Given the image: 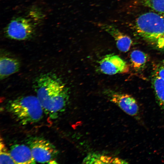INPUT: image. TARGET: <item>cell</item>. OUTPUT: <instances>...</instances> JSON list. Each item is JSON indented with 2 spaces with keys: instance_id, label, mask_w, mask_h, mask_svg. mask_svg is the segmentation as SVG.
I'll use <instances>...</instances> for the list:
<instances>
[{
  "instance_id": "6da1fadb",
  "label": "cell",
  "mask_w": 164,
  "mask_h": 164,
  "mask_svg": "<svg viewBox=\"0 0 164 164\" xmlns=\"http://www.w3.org/2000/svg\"><path fill=\"white\" fill-rule=\"evenodd\" d=\"M34 89L43 111L52 119L58 117L65 109L69 91L56 74H41L35 80Z\"/></svg>"
},
{
  "instance_id": "7a4b0ae2",
  "label": "cell",
  "mask_w": 164,
  "mask_h": 164,
  "mask_svg": "<svg viewBox=\"0 0 164 164\" xmlns=\"http://www.w3.org/2000/svg\"><path fill=\"white\" fill-rule=\"evenodd\" d=\"M138 35L155 49L164 51V16L155 12L142 14L136 19Z\"/></svg>"
},
{
  "instance_id": "3957f363",
  "label": "cell",
  "mask_w": 164,
  "mask_h": 164,
  "mask_svg": "<svg viewBox=\"0 0 164 164\" xmlns=\"http://www.w3.org/2000/svg\"><path fill=\"white\" fill-rule=\"evenodd\" d=\"M7 109L15 119L22 125L39 121L44 111L37 96L33 95L19 97L10 101Z\"/></svg>"
},
{
  "instance_id": "277c9868",
  "label": "cell",
  "mask_w": 164,
  "mask_h": 164,
  "mask_svg": "<svg viewBox=\"0 0 164 164\" xmlns=\"http://www.w3.org/2000/svg\"><path fill=\"white\" fill-rule=\"evenodd\" d=\"M28 144L36 161L41 163H55L58 152L49 141L39 137H32Z\"/></svg>"
},
{
  "instance_id": "5b68a950",
  "label": "cell",
  "mask_w": 164,
  "mask_h": 164,
  "mask_svg": "<svg viewBox=\"0 0 164 164\" xmlns=\"http://www.w3.org/2000/svg\"><path fill=\"white\" fill-rule=\"evenodd\" d=\"M6 36L17 40H25L31 38L35 32V26L29 19L18 17L12 19L5 28Z\"/></svg>"
},
{
  "instance_id": "8992f818",
  "label": "cell",
  "mask_w": 164,
  "mask_h": 164,
  "mask_svg": "<svg viewBox=\"0 0 164 164\" xmlns=\"http://www.w3.org/2000/svg\"><path fill=\"white\" fill-rule=\"evenodd\" d=\"M99 63L101 71L105 74L112 75L126 73L129 71V67L126 62L114 54L106 55Z\"/></svg>"
},
{
  "instance_id": "52a82bcc",
  "label": "cell",
  "mask_w": 164,
  "mask_h": 164,
  "mask_svg": "<svg viewBox=\"0 0 164 164\" xmlns=\"http://www.w3.org/2000/svg\"><path fill=\"white\" fill-rule=\"evenodd\" d=\"M110 100L128 115L135 117L139 113V108L137 101L130 95L115 93L111 95Z\"/></svg>"
},
{
  "instance_id": "ba28073f",
  "label": "cell",
  "mask_w": 164,
  "mask_h": 164,
  "mask_svg": "<svg viewBox=\"0 0 164 164\" xmlns=\"http://www.w3.org/2000/svg\"><path fill=\"white\" fill-rule=\"evenodd\" d=\"M98 26L114 38L117 47L120 51L126 52L129 50L132 43V40L129 36L112 25L100 23L98 24Z\"/></svg>"
},
{
  "instance_id": "9c48e42d",
  "label": "cell",
  "mask_w": 164,
  "mask_h": 164,
  "mask_svg": "<svg viewBox=\"0 0 164 164\" xmlns=\"http://www.w3.org/2000/svg\"><path fill=\"white\" fill-rule=\"evenodd\" d=\"M15 164H34L36 161L29 147L23 144L12 145L9 151Z\"/></svg>"
},
{
  "instance_id": "30bf717a",
  "label": "cell",
  "mask_w": 164,
  "mask_h": 164,
  "mask_svg": "<svg viewBox=\"0 0 164 164\" xmlns=\"http://www.w3.org/2000/svg\"><path fill=\"white\" fill-rule=\"evenodd\" d=\"M20 67L19 61L12 57L2 56L0 59V78L3 79L17 72Z\"/></svg>"
},
{
  "instance_id": "8fae6325",
  "label": "cell",
  "mask_w": 164,
  "mask_h": 164,
  "mask_svg": "<svg viewBox=\"0 0 164 164\" xmlns=\"http://www.w3.org/2000/svg\"><path fill=\"white\" fill-rule=\"evenodd\" d=\"M149 60L148 55L138 50H133L130 55V61L132 68L136 72L143 70Z\"/></svg>"
},
{
  "instance_id": "7c38bea8",
  "label": "cell",
  "mask_w": 164,
  "mask_h": 164,
  "mask_svg": "<svg viewBox=\"0 0 164 164\" xmlns=\"http://www.w3.org/2000/svg\"><path fill=\"white\" fill-rule=\"evenodd\" d=\"M152 83L157 103L160 108L164 111V80L159 76L153 74Z\"/></svg>"
},
{
  "instance_id": "4fadbf2b",
  "label": "cell",
  "mask_w": 164,
  "mask_h": 164,
  "mask_svg": "<svg viewBox=\"0 0 164 164\" xmlns=\"http://www.w3.org/2000/svg\"><path fill=\"white\" fill-rule=\"evenodd\" d=\"M116 158L112 159L105 156H101L96 154H91L88 155L84 159L85 163H115Z\"/></svg>"
},
{
  "instance_id": "5bb4252c",
  "label": "cell",
  "mask_w": 164,
  "mask_h": 164,
  "mask_svg": "<svg viewBox=\"0 0 164 164\" xmlns=\"http://www.w3.org/2000/svg\"><path fill=\"white\" fill-rule=\"evenodd\" d=\"M143 4L164 16V0H142Z\"/></svg>"
},
{
  "instance_id": "9a60e30c",
  "label": "cell",
  "mask_w": 164,
  "mask_h": 164,
  "mask_svg": "<svg viewBox=\"0 0 164 164\" xmlns=\"http://www.w3.org/2000/svg\"><path fill=\"white\" fill-rule=\"evenodd\" d=\"M0 163L15 164L1 138L0 143Z\"/></svg>"
},
{
  "instance_id": "2e32d148",
  "label": "cell",
  "mask_w": 164,
  "mask_h": 164,
  "mask_svg": "<svg viewBox=\"0 0 164 164\" xmlns=\"http://www.w3.org/2000/svg\"><path fill=\"white\" fill-rule=\"evenodd\" d=\"M30 17L34 20L40 21L43 18V14L42 12L38 9H31L29 13Z\"/></svg>"
},
{
  "instance_id": "e0dca14e",
  "label": "cell",
  "mask_w": 164,
  "mask_h": 164,
  "mask_svg": "<svg viewBox=\"0 0 164 164\" xmlns=\"http://www.w3.org/2000/svg\"><path fill=\"white\" fill-rule=\"evenodd\" d=\"M153 74L159 76L164 80V66L161 65L156 67Z\"/></svg>"
},
{
  "instance_id": "ac0fdd59",
  "label": "cell",
  "mask_w": 164,
  "mask_h": 164,
  "mask_svg": "<svg viewBox=\"0 0 164 164\" xmlns=\"http://www.w3.org/2000/svg\"><path fill=\"white\" fill-rule=\"evenodd\" d=\"M162 65L164 66V60L162 61Z\"/></svg>"
}]
</instances>
